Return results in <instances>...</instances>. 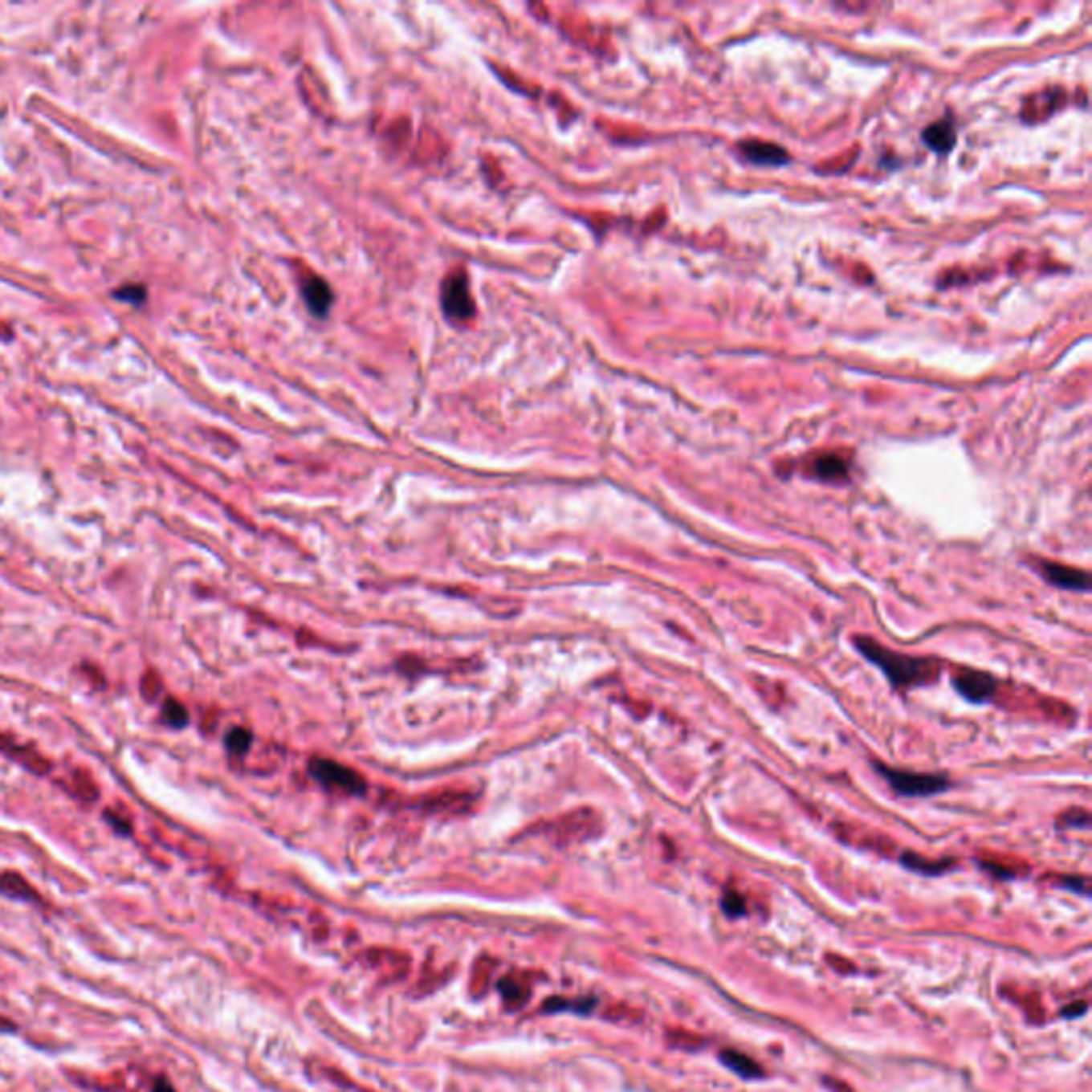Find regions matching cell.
I'll use <instances>...</instances> for the list:
<instances>
[{
    "mask_svg": "<svg viewBox=\"0 0 1092 1092\" xmlns=\"http://www.w3.org/2000/svg\"><path fill=\"white\" fill-rule=\"evenodd\" d=\"M954 687L956 691L968 702H975V704H984V702H990L996 694V687H999V681L990 674V672H981V670H960L958 674H954Z\"/></svg>",
    "mask_w": 1092,
    "mask_h": 1092,
    "instance_id": "obj_4",
    "label": "cell"
},
{
    "mask_svg": "<svg viewBox=\"0 0 1092 1092\" xmlns=\"http://www.w3.org/2000/svg\"><path fill=\"white\" fill-rule=\"evenodd\" d=\"M719 1058H721V1062H723V1065L730 1069V1071H734V1074L740 1075V1078H747V1080H757V1078H762V1075H764L762 1067H760L756 1061H751L749 1056L740 1054V1052H734V1049H723V1052L719 1054Z\"/></svg>",
    "mask_w": 1092,
    "mask_h": 1092,
    "instance_id": "obj_8",
    "label": "cell"
},
{
    "mask_svg": "<svg viewBox=\"0 0 1092 1092\" xmlns=\"http://www.w3.org/2000/svg\"><path fill=\"white\" fill-rule=\"evenodd\" d=\"M1037 570L1041 574L1048 583H1052L1058 589H1067V591H1088L1090 589V577H1088L1084 570H1078V568H1071V565L1065 564H1056V561H1048V559H1039L1037 561Z\"/></svg>",
    "mask_w": 1092,
    "mask_h": 1092,
    "instance_id": "obj_6",
    "label": "cell"
},
{
    "mask_svg": "<svg viewBox=\"0 0 1092 1092\" xmlns=\"http://www.w3.org/2000/svg\"><path fill=\"white\" fill-rule=\"evenodd\" d=\"M813 474L821 480H841L847 476V463L838 454H821L813 461Z\"/></svg>",
    "mask_w": 1092,
    "mask_h": 1092,
    "instance_id": "obj_10",
    "label": "cell"
},
{
    "mask_svg": "<svg viewBox=\"0 0 1092 1092\" xmlns=\"http://www.w3.org/2000/svg\"><path fill=\"white\" fill-rule=\"evenodd\" d=\"M743 152H745V156L749 161L764 162V165H781V162L788 161V152H783L781 148L762 141L745 143V145H743Z\"/></svg>",
    "mask_w": 1092,
    "mask_h": 1092,
    "instance_id": "obj_9",
    "label": "cell"
},
{
    "mask_svg": "<svg viewBox=\"0 0 1092 1092\" xmlns=\"http://www.w3.org/2000/svg\"><path fill=\"white\" fill-rule=\"evenodd\" d=\"M226 747H229L233 753H246L250 747V734L246 732V730H242V727H237V730H233V732L226 736Z\"/></svg>",
    "mask_w": 1092,
    "mask_h": 1092,
    "instance_id": "obj_15",
    "label": "cell"
},
{
    "mask_svg": "<svg viewBox=\"0 0 1092 1092\" xmlns=\"http://www.w3.org/2000/svg\"><path fill=\"white\" fill-rule=\"evenodd\" d=\"M721 907H723V911H726L727 918H743L747 911L745 900H743V896L736 892H727L726 896H723V900H721Z\"/></svg>",
    "mask_w": 1092,
    "mask_h": 1092,
    "instance_id": "obj_14",
    "label": "cell"
},
{
    "mask_svg": "<svg viewBox=\"0 0 1092 1092\" xmlns=\"http://www.w3.org/2000/svg\"><path fill=\"white\" fill-rule=\"evenodd\" d=\"M1061 824H1065L1067 828H1088L1090 817H1088V813L1084 809H1074V811H1069V813L1062 815Z\"/></svg>",
    "mask_w": 1092,
    "mask_h": 1092,
    "instance_id": "obj_16",
    "label": "cell"
},
{
    "mask_svg": "<svg viewBox=\"0 0 1092 1092\" xmlns=\"http://www.w3.org/2000/svg\"><path fill=\"white\" fill-rule=\"evenodd\" d=\"M442 304L448 318L453 320H467L474 314V304L470 297V286H467L466 275H448L442 291Z\"/></svg>",
    "mask_w": 1092,
    "mask_h": 1092,
    "instance_id": "obj_5",
    "label": "cell"
},
{
    "mask_svg": "<svg viewBox=\"0 0 1092 1092\" xmlns=\"http://www.w3.org/2000/svg\"><path fill=\"white\" fill-rule=\"evenodd\" d=\"M903 864L907 869L915 870V873H924V875H937V873H945V870L951 866V860H945V862H931V860H924V858L913 856V854H905L903 856Z\"/></svg>",
    "mask_w": 1092,
    "mask_h": 1092,
    "instance_id": "obj_12",
    "label": "cell"
},
{
    "mask_svg": "<svg viewBox=\"0 0 1092 1092\" xmlns=\"http://www.w3.org/2000/svg\"><path fill=\"white\" fill-rule=\"evenodd\" d=\"M154 1092H173V1088L167 1086V1084H165V1082H158V1084H156V1090H154Z\"/></svg>",
    "mask_w": 1092,
    "mask_h": 1092,
    "instance_id": "obj_18",
    "label": "cell"
},
{
    "mask_svg": "<svg viewBox=\"0 0 1092 1092\" xmlns=\"http://www.w3.org/2000/svg\"><path fill=\"white\" fill-rule=\"evenodd\" d=\"M301 291H304L305 304L310 305V310L314 312V314H320V316L327 314L333 295H331V288L324 284L323 279L318 278V275L305 278L304 282H301Z\"/></svg>",
    "mask_w": 1092,
    "mask_h": 1092,
    "instance_id": "obj_7",
    "label": "cell"
},
{
    "mask_svg": "<svg viewBox=\"0 0 1092 1092\" xmlns=\"http://www.w3.org/2000/svg\"><path fill=\"white\" fill-rule=\"evenodd\" d=\"M162 717L167 719L169 726H173V727H181L188 721L186 708L181 707L177 700L165 702V707H162Z\"/></svg>",
    "mask_w": 1092,
    "mask_h": 1092,
    "instance_id": "obj_13",
    "label": "cell"
},
{
    "mask_svg": "<svg viewBox=\"0 0 1092 1092\" xmlns=\"http://www.w3.org/2000/svg\"><path fill=\"white\" fill-rule=\"evenodd\" d=\"M875 768L896 794L909 796V798H928V796L941 794L951 788L950 779L945 775H937V772H915V770L892 768L886 764H875Z\"/></svg>",
    "mask_w": 1092,
    "mask_h": 1092,
    "instance_id": "obj_2",
    "label": "cell"
},
{
    "mask_svg": "<svg viewBox=\"0 0 1092 1092\" xmlns=\"http://www.w3.org/2000/svg\"><path fill=\"white\" fill-rule=\"evenodd\" d=\"M310 770L320 785H324L327 789H333V792L359 794L361 789L365 788V781H363V776L357 770L348 768V766L340 762H333V760L318 757V760L310 764Z\"/></svg>",
    "mask_w": 1092,
    "mask_h": 1092,
    "instance_id": "obj_3",
    "label": "cell"
},
{
    "mask_svg": "<svg viewBox=\"0 0 1092 1092\" xmlns=\"http://www.w3.org/2000/svg\"><path fill=\"white\" fill-rule=\"evenodd\" d=\"M954 136L956 135L951 122H937V124H932L931 128L924 132L926 143H928L931 148L939 149V152H947V149L954 145Z\"/></svg>",
    "mask_w": 1092,
    "mask_h": 1092,
    "instance_id": "obj_11",
    "label": "cell"
},
{
    "mask_svg": "<svg viewBox=\"0 0 1092 1092\" xmlns=\"http://www.w3.org/2000/svg\"><path fill=\"white\" fill-rule=\"evenodd\" d=\"M854 645L870 664H875L896 689H911L919 685H928L939 677V664L928 658H913L903 655L887 646L879 645L875 638L856 636Z\"/></svg>",
    "mask_w": 1092,
    "mask_h": 1092,
    "instance_id": "obj_1",
    "label": "cell"
},
{
    "mask_svg": "<svg viewBox=\"0 0 1092 1092\" xmlns=\"http://www.w3.org/2000/svg\"><path fill=\"white\" fill-rule=\"evenodd\" d=\"M1065 879H1067L1065 886H1067L1069 890H1078L1080 894H1088L1086 879H1082V877H1065Z\"/></svg>",
    "mask_w": 1092,
    "mask_h": 1092,
    "instance_id": "obj_17",
    "label": "cell"
}]
</instances>
